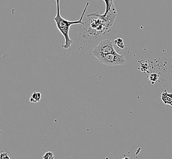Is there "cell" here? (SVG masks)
Instances as JSON below:
<instances>
[{
  "mask_svg": "<svg viewBox=\"0 0 172 159\" xmlns=\"http://www.w3.org/2000/svg\"><path fill=\"white\" fill-rule=\"evenodd\" d=\"M56 2V15L53 18V20L56 22V27L59 31L63 36L65 42L64 44L63 45V47L64 49H69L71 48V45L73 43V40L71 39L69 37V30L72 25H84L85 23L83 22L82 20L84 17V15L86 12L87 7H88L89 2L86 3L85 7L83 11L82 16L80 18L76 21H69L63 18L60 14V8H59V2L60 0H55Z\"/></svg>",
  "mask_w": 172,
  "mask_h": 159,
  "instance_id": "obj_1",
  "label": "cell"
},
{
  "mask_svg": "<svg viewBox=\"0 0 172 159\" xmlns=\"http://www.w3.org/2000/svg\"><path fill=\"white\" fill-rule=\"evenodd\" d=\"M97 58L100 63L110 66L123 65L126 63L125 56L118 53L116 51L111 53L99 56Z\"/></svg>",
  "mask_w": 172,
  "mask_h": 159,
  "instance_id": "obj_2",
  "label": "cell"
},
{
  "mask_svg": "<svg viewBox=\"0 0 172 159\" xmlns=\"http://www.w3.org/2000/svg\"><path fill=\"white\" fill-rule=\"evenodd\" d=\"M115 51L112 40L105 39L100 42L99 44L94 47L92 51V54L97 58L99 56L111 53Z\"/></svg>",
  "mask_w": 172,
  "mask_h": 159,
  "instance_id": "obj_3",
  "label": "cell"
},
{
  "mask_svg": "<svg viewBox=\"0 0 172 159\" xmlns=\"http://www.w3.org/2000/svg\"><path fill=\"white\" fill-rule=\"evenodd\" d=\"M161 99L164 104L172 107V94L164 91L161 94Z\"/></svg>",
  "mask_w": 172,
  "mask_h": 159,
  "instance_id": "obj_4",
  "label": "cell"
},
{
  "mask_svg": "<svg viewBox=\"0 0 172 159\" xmlns=\"http://www.w3.org/2000/svg\"><path fill=\"white\" fill-rule=\"evenodd\" d=\"M41 99V94L40 92H34L30 99V101L31 102L37 103L40 102Z\"/></svg>",
  "mask_w": 172,
  "mask_h": 159,
  "instance_id": "obj_5",
  "label": "cell"
},
{
  "mask_svg": "<svg viewBox=\"0 0 172 159\" xmlns=\"http://www.w3.org/2000/svg\"><path fill=\"white\" fill-rule=\"evenodd\" d=\"M114 42L120 48L123 49V48H124L125 47L123 40L121 38H118V39L115 40Z\"/></svg>",
  "mask_w": 172,
  "mask_h": 159,
  "instance_id": "obj_6",
  "label": "cell"
},
{
  "mask_svg": "<svg viewBox=\"0 0 172 159\" xmlns=\"http://www.w3.org/2000/svg\"><path fill=\"white\" fill-rule=\"evenodd\" d=\"M0 159H11L9 156L8 152H5V151L0 153Z\"/></svg>",
  "mask_w": 172,
  "mask_h": 159,
  "instance_id": "obj_7",
  "label": "cell"
},
{
  "mask_svg": "<svg viewBox=\"0 0 172 159\" xmlns=\"http://www.w3.org/2000/svg\"><path fill=\"white\" fill-rule=\"evenodd\" d=\"M54 154L52 152H47L43 156V159H54Z\"/></svg>",
  "mask_w": 172,
  "mask_h": 159,
  "instance_id": "obj_8",
  "label": "cell"
},
{
  "mask_svg": "<svg viewBox=\"0 0 172 159\" xmlns=\"http://www.w3.org/2000/svg\"><path fill=\"white\" fill-rule=\"evenodd\" d=\"M106 4V10H109L112 9V7H113V0H104Z\"/></svg>",
  "mask_w": 172,
  "mask_h": 159,
  "instance_id": "obj_9",
  "label": "cell"
},
{
  "mask_svg": "<svg viewBox=\"0 0 172 159\" xmlns=\"http://www.w3.org/2000/svg\"><path fill=\"white\" fill-rule=\"evenodd\" d=\"M122 159H131L129 158V157H124V158H123Z\"/></svg>",
  "mask_w": 172,
  "mask_h": 159,
  "instance_id": "obj_10",
  "label": "cell"
},
{
  "mask_svg": "<svg viewBox=\"0 0 172 159\" xmlns=\"http://www.w3.org/2000/svg\"><path fill=\"white\" fill-rule=\"evenodd\" d=\"M0 134H1V132H0Z\"/></svg>",
  "mask_w": 172,
  "mask_h": 159,
  "instance_id": "obj_11",
  "label": "cell"
}]
</instances>
